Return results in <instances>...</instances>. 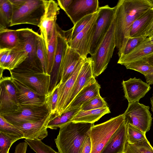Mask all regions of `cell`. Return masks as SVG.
Masks as SVG:
<instances>
[{"mask_svg":"<svg viewBox=\"0 0 153 153\" xmlns=\"http://www.w3.org/2000/svg\"><path fill=\"white\" fill-rule=\"evenodd\" d=\"M94 123L70 122L59 128L55 139L59 153H79L81 147L88 135Z\"/></svg>","mask_w":153,"mask_h":153,"instance_id":"obj_2","label":"cell"},{"mask_svg":"<svg viewBox=\"0 0 153 153\" xmlns=\"http://www.w3.org/2000/svg\"><path fill=\"white\" fill-rule=\"evenodd\" d=\"M100 85L93 77L91 81L78 93L68 107L66 111L80 107L85 102L100 95Z\"/></svg>","mask_w":153,"mask_h":153,"instance_id":"obj_22","label":"cell"},{"mask_svg":"<svg viewBox=\"0 0 153 153\" xmlns=\"http://www.w3.org/2000/svg\"><path fill=\"white\" fill-rule=\"evenodd\" d=\"M153 11L150 9L133 23L129 33V38L145 36V33L152 17Z\"/></svg>","mask_w":153,"mask_h":153,"instance_id":"obj_27","label":"cell"},{"mask_svg":"<svg viewBox=\"0 0 153 153\" xmlns=\"http://www.w3.org/2000/svg\"><path fill=\"white\" fill-rule=\"evenodd\" d=\"M13 13L10 27L29 24L39 27L44 15L45 0H10Z\"/></svg>","mask_w":153,"mask_h":153,"instance_id":"obj_3","label":"cell"},{"mask_svg":"<svg viewBox=\"0 0 153 153\" xmlns=\"http://www.w3.org/2000/svg\"><path fill=\"white\" fill-rule=\"evenodd\" d=\"M72 1L73 0H58L57 1L58 6L65 12Z\"/></svg>","mask_w":153,"mask_h":153,"instance_id":"obj_46","label":"cell"},{"mask_svg":"<svg viewBox=\"0 0 153 153\" xmlns=\"http://www.w3.org/2000/svg\"><path fill=\"white\" fill-rule=\"evenodd\" d=\"M122 84L125 97L128 103L139 102L151 88L148 84L135 77L123 80Z\"/></svg>","mask_w":153,"mask_h":153,"instance_id":"obj_17","label":"cell"},{"mask_svg":"<svg viewBox=\"0 0 153 153\" xmlns=\"http://www.w3.org/2000/svg\"><path fill=\"white\" fill-rule=\"evenodd\" d=\"M146 82L149 85L153 84V73L150 75L144 76Z\"/></svg>","mask_w":153,"mask_h":153,"instance_id":"obj_48","label":"cell"},{"mask_svg":"<svg viewBox=\"0 0 153 153\" xmlns=\"http://www.w3.org/2000/svg\"><path fill=\"white\" fill-rule=\"evenodd\" d=\"M28 145L25 141L19 143L16 146L14 153H26Z\"/></svg>","mask_w":153,"mask_h":153,"instance_id":"obj_44","label":"cell"},{"mask_svg":"<svg viewBox=\"0 0 153 153\" xmlns=\"http://www.w3.org/2000/svg\"><path fill=\"white\" fill-rule=\"evenodd\" d=\"M91 149V143L88 136L85 140L81 149L79 153H90Z\"/></svg>","mask_w":153,"mask_h":153,"instance_id":"obj_43","label":"cell"},{"mask_svg":"<svg viewBox=\"0 0 153 153\" xmlns=\"http://www.w3.org/2000/svg\"><path fill=\"white\" fill-rule=\"evenodd\" d=\"M153 11V7L152 8ZM153 36V15L152 19L146 28L145 33V36L149 37Z\"/></svg>","mask_w":153,"mask_h":153,"instance_id":"obj_47","label":"cell"},{"mask_svg":"<svg viewBox=\"0 0 153 153\" xmlns=\"http://www.w3.org/2000/svg\"><path fill=\"white\" fill-rule=\"evenodd\" d=\"M11 50H0V67H1L6 61Z\"/></svg>","mask_w":153,"mask_h":153,"instance_id":"obj_45","label":"cell"},{"mask_svg":"<svg viewBox=\"0 0 153 153\" xmlns=\"http://www.w3.org/2000/svg\"><path fill=\"white\" fill-rule=\"evenodd\" d=\"M149 107L139 102L128 103V107L123 114L124 122L129 123L146 134L150 129L152 118Z\"/></svg>","mask_w":153,"mask_h":153,"instance_id":"obj_9","label":"cell"},{"mask_svg":"<svg viewBox=\"0 0 153 153\" xmlns=\"http://www.w3.org/2000/svg\"><path fill=\"white\" fill-rule=\"evenodd\" d=\"M146 38L130 52L119 57L117 63L124 65L134 62L145 61L153 56V45L147 42Z\"/></svg>","mask_w":153,"mask_h":153,"instance_id":"obj_20","label":"cell"},{"mask_svg":"<svg viewBox=\"0 0 153 153\" xmlns=\"http://www.w3.org/2000/svg\"><path fill=\"white\" fill-rule=\"evenodd\" d=\"M83 58L68 46L61 65L59 82H63L68 78Z\"/></svg>","mask_w":153,"mask_h":153,"instance_id":"obj_23","label":"cell"},{"mask_svg":"<svg viewBox=\"0 0 153 153\" xmlns=\"http://www.w3.org/2000/svg\"><path fill=\"white\" fill-rule=\"evenodd\" d=\"M93 77L91 60L90 57H87L85 59L76 81L70 100L69 105L78 93L91 81Z\"/></svg>","mask_w":153,"mask_h":153,"instance_id":"obj_24","label":"cell"},{"mask_svg":"<svg viewBox=\"0 0 153 153\" xmlns=\"http://www.w3.org/2000/svg\"><path fill=\"white\" fill-rule=\"evenodd\" d=\"M146 37H147L145 36H142L130 38L125 46L122 55L127 54L130 52L137 46Z\"/></svg>","mask_w":153,"mask_h":153,"instance_id":"obj_42","label":"cell"},{"mask_svg":"<svg viewBox=\"0 0 153 153\" xmlns=\"http://www.w3.org/2000/svg\"><path fill=\"white\" fill-rule=\"evenodd\" d=\"M50 113L45 104L40 106L20 105L16 110L1 115L8 122L15 125L25 123L39 121L47 117Z\"/></svg>","mask_w":153,"mask_h":153,"instance_id":"obj_8","label":"cell"},{"mask_svg":"<svg viewBox=\"0 0 153 153\" xmlns=\"http://www.w3.org/2000/svg\"><path fill=\"white\" fill-rule=\"evenodd\" d=\"M9 71L12 78L22 83L40 95L47 96L50 84V75L44 72Z\"/></svg>","mask_w":153,"mask_h":153,"instance_id":"obj_10","label":"cell"},{"mask_svg":"<svg viewBox=\"0 0 153 153\" xmlns=\"http://www.w3.org/2000/svg\"><path fill=\"white\" fill-rule=\"evenodd\" d=\"M0 132L24 139L22 132L16 127L8 122L0 114Z\"/></svg>","mask_w":153,"mask_h":153,"instance_id":"obj_36","label":"cell"},{"mask_svg":"<svg viewBox=\"0 0 153 153\" xmlns=\"http://www.w3.org/2000/svg\"><path fill=\"white\" fill-rule=\"evenodd\" d=\"M68 47L65 31L59 26L57 37V44L54 61L50 73V84L49 92L51 91L59 82L61 64Z\"/></svg>","mask_w":153,"mask_h":153,"instance_id":"obj_13","label":"cell"},{"mask_svg":"<svg viewBox=\"0 0 153 153\" xmlns=\"http://www.w3.org/2000/svg\"><path fill=\"white\" fill-rule=\"evenodd\" d=\"M114 38L119 57L129 38L134 22L153 7V0H119L114 7Z\"/></svg>","mask_w":153,"mask_h":153,"instance_id":"obj_1","label":"cell"},{"mask_svg":"<svg viewBox=\"0 0 153 153\" xmlns=\"http://www.w3.org/2000/svg\"><path fill=\"white\" fill-rule=\"evenodd\" d=\"M97 15L73 39L68 41V46L75 50L82 57L89 53L92 30Z\"/></svg>","mask_w":153,"mask_h":153,"instance_id":"obj_18","label":"cell"},{"mask_svg":"<svg viewBox=\"0 0 153 153\" xmlns=\"http://www.w3.org/2000/svg\"><path fill=\"white\" fill-rule=\"evenodd\" d=\"M146 40L147 42L150 44L153 45V36L147 37L146 38Z\"/></svg>","mask_w":153,"mask_h":153,"instance_id":"obj_49","label":"cell"},{"mask_svg":"<svg viewBox=\"0 0 153 153\" xmlns=\"http://www.w3.org/2000/svg\"><path fill=\"white\" fill-rule=\"evenodd\" d=\"M123 153H153V148L148 140L134 144L127 142Z\"/></svg>","mask_w":153,"mask_h":153,"instance_id":"obj_35","label":"cell"},{"mask_svg":"<svg viewBox=\"0 0 153 153\" xmlns=\"http://www.w3.org/2000/svg\"><path fill=\"white\" fill-rule=\"evenodd\" d=\"M21 138L0 132V153H9L12 144Z\"/></svg>","mask_w":153,"mask_h":153,"instance_id":"obj_40","label":"cell"},{"mask_svg":"<svg viewBox=\"0 0 153 153\" xmlns=\"http://www.w3.org/2000/svg\"></svg>","mask_w":153,"mask_h":153,"instance_id":"obj_52","label":"cell"},{"mask_svg":"<svg viewBox=\"0 0 153 153\" xmlns=\"http://www.w3.org/2000/svg\"><path fill=\"white\" fill-rule=\"evenodd\" d=\"M98 14V11L91 14L88 15L79 21L73 27L68 30L65 31L67 41L74 39L76 36L87 26L90 22Z\"/></svg>","mask_w":153,"mask_h":153,"instance_id":"obj_31","label":"cell"},{"mask_svg":"<svg viewBox=\"0 0 153 153\" xmlns=\"http://www.w3.org/2000/svg\"><path fill=\"white\" fill-rule=\"evenodd\" d=\"M150 103L151 105V110L153 113V91L152 96L150 98Z\"/></svg>","mask_w":153,"mask_h":153,"instance_id":"obj_51","label":"cell"},{"mask_svg":"<svg viewBox=\"0 0 153 153\" xmlns=\"http://www.w3.org/2000/svg\"><path fill=\"white\" fill-rule=\"evenodd\" d=\"M59 10L58 4L55 1L45 0V12L38 27L40 34L45 40L47 49L48 43L52 37Z\"/></svg>","mask_w":153,"mask_h":153,"instance_id":"obj_14","label":"cell"},{"mask_svg":"<svg viewBox=\"0 0 153 153\" xmlns=\"http://www.w3.org/2000/svg\"><path fill=\"white\" fill-rule=\"evenodd\" d=\"M58 27V25L56 23L53 28L52 37L48 43L47 48L48 61V73L50 75L52 70L56 48Z\"/></svg>","mask_w":153,"mask_h":153,"instance_id":"obj_33","label":"cell"},{"mask_svg":"<svg viewBox=\"0 0 153 153\" xmlns=\"http://www.w3.org/2000/svg\"><path fill=\"white\" fill-rule=\"evenodd\" d=\"M54 115L50 113L47 117L39 121L14 125L22 132L25 139L42 140L48 135L47 126Z\"/></svg>","mask_w":153,"mask_h":153,"instance_id":"obj_16","label":"cell"},{"mask_svg":"<svg viewBox=\"0 0 153 153\" xmlns=\"http://www.w3.org/2000/svg\"><path fill=\"white\" fill-rule=\"evenodd\" d=\"M16 48L11 49L6 61L0 68V74L3 71H10L17 67L27 57V54L20 42Z\"/></svg>","mask_w":153,"mask_h":153,"instance_id":"obj_25","label":"cell"},{"mask_svg":"<svg viewBox=\"0 0 153 153\" xmlns=\"http://www.w3.org/2000/svg\"><path fill=\"white\" fill-rule=\"evenodd\" d=\"M108 107L107 102L99 95L83 103L81 107V110L88 111Z\"/></svg>","mask_w":153,"mask_h":153,"instance_id":"obj_39","label":"cell"},{"mask_svg":"<svg viewBox=\"0 0 153 153\" xmlns=\"http://www.w3.org/2000/svg\"></svg>","mask_w":153,"mask_h":153,"instance_id":"obj_53","label":"cell"},{"mask_svg":"<svg viewBox=\"0 0 153 153\" xmlns=\"http://www.w3.org/2000/svg\"><path fill=\"white\" fill-rule=\"evenodd\" d=\"M37 54L44 73L48 74V61L47 49L44 38L39 34L37 39Z\"/></svg>","mask_w":153,"mask_h":153,"instance_id":"obj_32","label":"cell"},{"mask_svg":"<svg viewBox=\"0 0 153 153\" xmlns=\"http://www.w3.org/2000/svg\"><path fill=\"white\" fill-rule=\"evenodd\" d=\"M86 58H83L80 60L74 71L66 81L59 83L58 100L55 116H61L67 109L76 81Z\"/></svg>","mask_w":153,"mask_h":153,"instance_id":"obj_11","label":"cell"},{"mask_svg":"<svg viewBox=\"0 0 153 153\" xmlns=\"http://www.w3.org/2000/svg\"><path fill=\"white\" fill-rule=\"evenodd\" d=\"M24 141L36 153H58L42 140L25 139Z\"/></svg>","mask_w":153,"mask_h":153,"instance_id":"obj_38","label":"cell"},{"mask_svg":"<svg viewBox=\"0 0 153 153\" xmlns=\"http://www.w3.org/2000/svg\"><path fill=\"white\" fill-rule=\"evenodd\" d=\"M124 121L122 114L101 123L94 125L88 131L91 143L90 153H100L112 135Z\"/></svg>","mask_w":153,"mask_h":153,"instance_id":"obj_5","label":"cell"},{"mask_svg":"<svg viewBox=\"0 0 153 153\" xmlns=\"http://www.w3.org/2000/svg\"><path fill=\"white\" fill-rule=\"evenodd\" d=\"M19 40L17 30L0 28V50H11L19 45Z\"/></svg>","mask_w":153,"mask_h":153,"instance_id":"obj_28","label":"cell"},{"mask_svg":"<svg viewBox=\"0 0 153 153\" xmlns=\"http://www.w3.org/2000/svg\"><path fill=\"white\" fill-rule=\"evenodd\" d=\"M127 142L134 144L147 140L146 134L131 124H127Z\"/></svg>","mask_w":153,"mask_h":153,"instance_id":"obj_34","label":"cell"},{"mask_svg":"<svg viewBox=\"0 0 153 153\" xmlns=\"http://www.w3.org/2000/svg\"><path fill=\"white\" fill-rule=\"evenodd\" d=\"M0 114L17 110L20 105L11 76L0 77Z\"/></svg>","mask_w":153,"mask_h":153,"instance_id":"obj_12","label":"cell"},{"mask_svg":"<svg viewBox=\"0 0 153 153\" xmlns=\"http://www.w3.org/2000/svg\"><path fill=\"white\" fill-rule=\"evenodd\" d=\"M115 13L114 7L106 5L99 7L92 30L89 53L91 56L95 53L107 33L114 21Z\"/></svg>","mask_w":153,"mask_h":153,"instance_id":"obj_7","label":"cell"},{"mask_svg":"<svg viewBox=\"0 0 153 153\" xmlns=\"http://www.w3.org/2000/svg\"><path fill=\"white\" fill-rule=\"evenodd\" d=\"M59 83L51 91L49 92L46 96V104L50 113L53 115L55 114L56 111Z\"/></svg>","mask_w":153,"mask_h":153,"instance_id":"obj_41","label":"cell"},{"mask_svg":"<svg viewBox=\"0 0 153 153\" xmlns=\"http://www.w3.org/2000/svg\"><path fill=\"white\" fill-rule=\"evenodd\" d=\"M144 61L147 62L153 66V56Z\"/></svg>","mask_w":153,"mask_h":153,"instance_id":"obj_50","label":"cell"},{"mask_svg":"<svg viewBox=\"0 0 153 153\" xmlns=\"http://www.w3.org/2000/svg\"><path fill=\"white\" fill-rule=\"evenodd\" d=\"M124 65L127 69L138 71L144 76L153 73V66L145 61L134 62L125 64Z\"/></svg>","mask_w":153,"mask_h":153,"instance_id":"obj_37","label":"cell"},{"mask_svg":"<svg viewBox=\"0 0 153 153\" xmlns=\"http://www.w3.org/2000/svg\"><path fill=\"white\" fill-rule=\"evenodd\" d=\"M81 110V107L74 108L67 111L60 116H54L49 121L48 128L56 129L63 125L71 122L72 119Z\"/></svg>","mask_w":153,"mask_h":153,"instance_id":"obj_29","label":"cell"},{"mask_svg":"<svg viewBox=\"0 0 153 153\" xmlns=\"http://www.w3.org/2000/svg\"><path fill=\"white\" fill-rule=\"evenodd\" d=\"M12 79L20 105L40 106L46 104V96L40 95L20 82Z\"/></svg>","mask_w":153,"mask_h":153,"instance_id":"obj_19","label":"cell"},{"mask_svg":"<svg viewBox=\"0 0 153 153\" xmlns=\"http://www.w3.org/2000/svg\"><path fill=\"white\" fill-rule=\"evenodd\" d=\"M13 13V6L10 0H0V28L10 27Z\"/></svg>","mask_w":153,"mask_h":153,"instance_id":"obj_30","label":"cell"},{"mask_svg":"<svg viewBox=\"0 0 153 153\" xmlns=\"http://www.w3.org/2000/svg\"><path fill=\"white\" fill-rule=\"evenodd\" d=\"M17 30L19 41L26 52L27 57L17 67L11 71L19 73L43 72L37 54V39L39 34L28 28Z\"/></svg>","mask_w":153,"mask_h":153,"instance_id":"obj_4","label":"cell"},{"mask_svg":"<svg viewBox=\"0 0 153 153\" xmlns=\"http://www.w3.org/2000/svg\"><path fill=\"white\" fill-rule=\"evenodd\" d=\"M114 21L95 53L90 57L93 76L95 78L107 68L116 47Z\"/></svg>","mask_w":153,"mask_h":153,"instance_id":"obj_6","label":"cell"},{"mask_svg":"<svg viewBox=\"0 0 153 153\" xmlns=\"http://www.w3.org/2000/svg\"><path fill=\"white\" fill-rule=\"evenodd\" d=\"M127 139V124L124 121L112 135L100 153H123Z\"/></svg>","mask_w":153,"mask_h":153,"instance_id":"obj_21","label":"cell"},{"mask_svg":"<svg viewBox=\"0 0 153 153\" xmlns=\"http://www.w3.org/2000/svg\"><path fill=\"white\" fill-rule=\"evenodd\" d=\"M110 113L108 107L86 111L80 110L73 118L71 121L94 123L105 114Z\"/></svg>","mask_w":153,"mask_h":153,"instance_id":"obj_26","label":"cell"},{"mask_svg":"<svg viewBox=\"0 0 153 153\" xmlns=\"http://www.w3.org/2000/svg\"><path fill=\"white\" fill-rule=\"evenodd\" d=\"M98 0H73L65 13L74 25L84 17L99 10Z\"/></svg>","mask_w":153,"mask_h":153,"instance_id":"obj_15","label":"cell"}]
</instances>
